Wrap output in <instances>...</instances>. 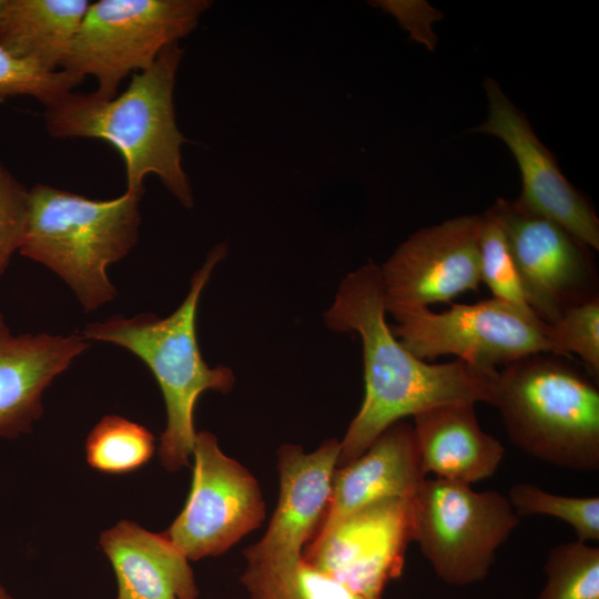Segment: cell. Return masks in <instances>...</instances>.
Returning <instances> with one entry per match:
<instances>
[{"label":"cell","instance_id":"1","mask_svg":"<svg viewBox=\"0 0 599 599\" xmlns=\"http://www.w3.org/2000/svg\"><path fill=\"white\" fill-rule=\"evenodd\" d=\"M380 270L368 262L348 273L324 315L336 332H355L363 346L365 395L341 441L337 468L359 457L392 424L447 404H491L497 373L461 359L429 364L408 352L386 322Z\"/></svg>","mask_w":599,"mask_h":599},{"label":"cell","instance_id":"2","mask_svg":"<svg viewBox=\"0 0 599 599\" xmlns=\"http://www.w3.org/2000/svg\"><path fill=\"white\" fill-rule=\"evenodd\" d=\"M183 57L179 42L164 48L146 70L131 75L128 88L111 99L70 92L45 108L48 133L57 139L106 141L122 155L126 190L144 194V177L156 175L182 205L194 204L181 163L186 141L175 121L173 90Z\"/></svg>","mask_w":599,"mask_h":599},{"label":"cell","instance_id":"3","mask_svg":"<svg viewBox=\"0 0 599 599\" xmlns=\"http://www.w3.org/2000/svg\"><path fill=\"white\" fill-rule=\"evenodd\" d=\"M227 255V246L215 245L193 274L190 290L169 316L152 313L113 315L89 323L81 335L88 342L120 346L140 358L158 382L164 399L166 425L159 458L169 471L189 465L196 436L194 409L206 390L229 393L235 376L230 367H210L202 357L196 337V314L201 294L214 267Z\"/></svg>","mask_w":599,"mask_h":599},{"label":"cell","instance_id":"4","mask_svg":"<svg viewBox=\"0 0 599 599\" xmlns=\"http://www.w3.org/2000/svg\"><path fill=\"white\" fill-rule=\"evenodd\" d=\"M142 193L94 200L38 183L30 189V213L19 254L53 272L85 312L112 302L118 291L108 275L140 237Z\"/></svg>","mask_w":599,"mask_h":599},{"label":"cell","instance_id":"5","mask_svg":"<svg viewBox=\"0 0 599 599\" xmlns=\"http://www.w3.org/2000/svg\"><path fill=\"white\" fill-rule=\"evenodd\" d=\"M540 353L497 370L491 404L508 437L531 457L565 469H599V389L557 355Z\"/></svg>","mask_w":599,"mask_h":599},{"label":"cell","instance_id":"6","mask_svg":"<svg viewBox=\"0 0 599 599\" xmlns=\"http://www.w3.org/2000/svg\"><path fill=\"white\" fill-rule=\"evenodd\" d=\"M210 6L207 0L90 2L60 69L94 77V92L111 99L126 77L149 69L164 48L191 33Z\"/></svg>","mask_w":599,"mask_h":599},{"label":"cell","instance_id":"7","mask_svg":"<svg viewBox=\"0 0 599 599\" xmlns=\"http://www.w3.org/2000/svg\"><path fill=\"white\" fill-rule=\"evenodd\" d=\"M412 504L414 541L437 577L456 587L483 581L519 524L501 493L440 478H426Z\"/></svg>","mask_w":599,"mask_h":599},{"label":"cell","instance_id":"8","mask_svg":"<svg viewBox=\"0 0 599 599\" xmlns=\"http://www.w3.org/2000/svg\"><path fill=\"white\" fill-rule=\"evenodd\" d=\"M392 332L420 359L455 355L476 367L495 370L519 358L557 355L550 327L506 303L490 298L475 304H451L444 312L427 306L396 308Z\"/></svg>","mask_w":599,"mask_h":599},{"label":"cell","instance_id":"9","mask_svg":"<svg viewBox=\"0 0 599 599\" xmlns=\"http://www.w3.org/2000/svg\"><path fill=\"white\" fill-rule=\"evenodd\" d=\"M192 483L185 505L163 534L190 560L216 557L251 531L266 516L256 478L226 456L210 432H196Z\"/></svg>","mask_w":599,"mask_h":599},{"label":"cell","instance_id":"10","mask_svg":"<svg viewBox=\"0 0 599 599\" xmlns=\"http://www.w3.org/2000/svg\"><path fill=\"white\" fill-rule=\"evenodd\" d=\"M505 230L527 302L546 324L568 307L598 296L590 247L558 223L517 200L493 205Z\"/></svg>","mask_w":599,"mask_h":599},{"label":"cell","instance_id":"11","mask_svg":"<svg viewBox=\"0 0 599 599\" xmlns=\"http://www.w3.org/2000/svg\"><path fill=\"white\" fill-rule=\"evenodd\" d=\"M412 541V499L384 498L316 531L302 555L355 591L383 598L385 587L400 577Z\"/></svg>","mask_w":599,"mask_h":599},{"label":"cell","instance_id":"12","mask_svg":"<svg viewBox=\"0 0 599 599\" xmlns=\"http://www.w3.org/2000/svg\"><path fill=\"white\" fill-rule=\"evenodd\" d=\"M481 215H463L424 227L379 266L386 312L449 303L480 281Z\"/></svg>","mask_w":599,"mask_h":599},{"label":"cell","instance_id":"13","mask_svg":"<svg viewBox=\"0 0 599 599\" xmlns=\"http://www.w3.org/2000/svg\"><path fill=\"white\" fill-rule=\"evenodd\" d=\"M488 118L474 129L502 140L516 159L522 191L517 200L570 232L590 248H599V220L590 203L564 176L551 152L538 140L521 111L490 78L485 80Z\"/></svg>","mask_w":599,"mask_h":599},{"label":"cell","instance_id":"14","mask_svg":"<svg viewBox=\"0 0 599 599\" xmlns=\"http://www.w3.org/2000/svg\"><path fill=\"white\" fill-rule=\"evenodd\" d=\"M341 441L327 439L311 453L294 444L277 450L280 494L266 532L244 550L245 561L303 554L329 502Z\"/></svg>","mask_w":599,"mask_h":599},{"label":"cell","instance_id":"15","mask_svg":"<svg viewBox=\"0 0 599 599\" xmlns=\"http://www.w3.org/2000/svg\"><path fill=\"white\" fill-rule=\"evenodd\" d=\"M89 346L81 334H14L0 313V439L32 432L43 393Z\"/></svg>","mask_w":599,"mask_h":599},{"label":"cell","instance_id":"16","mask_svg":"<svg viewBox=\"0 0 599 599\" xmlns=\"http://www.w3.org/2000/svg\"><path fill=\"white\" fill-rule=\"evenodd\" d=\"M425 479L413 425L396 422L359 457L336 469L331 499L316 531L370 502L413 499Z\"/></svg>","mask_w":599,"mask_h":599},{"label":"cell","instance_id":"17","mask_svg":"<svg viewBox=\"0 0 599 599\" xmlns=\"http://www.w3.org/2000/svg\"><path fill=\"white\" fill-rule=\"evenodd\" d=\"M99 544L115 573L116 599H197L190 560L163 532L120 520Z\"/></svg>","mask_w":599,"mask_h":599},{"label":"cell","instance_id":"18","mask_svg":"<svg viewBox=\"0 0 599 599\" xmlns=\"http://www.w3.org/2000/svg\"><path fill=\"white\" fill-rule=\"evenodd\" d=\"M424 471L465 485L491 477L502 461L500 441L484 432L475 404H447L413 416Z\"/></svg>","mask_w":599,"mask_h":599},{"label":"cell","instance_id":"19","mask_svg":"<svg viewBox=\"0 0 599 599\" xmlns=\"http://www.w3.org/2000/svg\"><path fill=\"white\" fill-rule=\"evenodd\" d=\"M90 2L0 0V45L13 57L59 70Z\"/></svg>","mask_w":599,"mask_h":599},{"label":"cell","instance_id":"20","mask_svg":"<svg viewBox=\"0 0 599 599\" xmlns=\"http://www.w3.org/2000/svg\"><path fill=\"white\" fill-rule=\"evenodd\" d=\"M240 581L248 599H383L355 591L315 568L303 555L246 561Z\"/></svg>","mask_w":599,"mask_h":599},{"label":"cell","instance_id":"21","mask_svg":"<svg viewBox=\"0 0 599 599\" xmlns=\"http://www.w3.org/2000/svg\"><path fill=\"white\" fill-rule=\"evenodd\" d=\"M155 451L153 434L119 415L102 417L85 440L88 464L105 474H126L144 466Z\"/></svg>","mask_w":599,"mask_h":599},{"label":"cell","instance_id":"22","mask_svg":"<svg viewBox=\"0 0 599 599\" xmlns=\"http://www.w3.org/2000/svg\"><path fill=\"white\" fill-rule=\"evenodd\" d=\"M479 265L480 281L490 290L493 298L539 318L527 302L505 230L494 206L481 215Z\"/></svg>","mask_w":599,"mask_h":599},{"label":"cell","instance_id":"23","mask_svg":"<svg viewBox=\"0 0 599 599\" xmlns=\"http://www.w3.org/2000/svg\"><path fill=\"white\" fill-rule=\"evenodd\" d=\"M538 599H599V548L575 540L554 547Z\"/></svg>","mask_w":599,"mask_h":599},{"label":"cell","instance_id":"24","mask_svg":"<svg viewBox=\"0 0 599 599\" xmlns=\"http://www.w3.org/2000/svg\"><path fill=\"white\" fill-rule=\"evenodd\" d=\"M507 498L518 516L554 517L570 525L578 540H599V497L562 496L521 483L510 488Z\"/></svg>","mask_w":599,"mask_h":599},{"label":"cell","instance_id":"25","mask_svg":"<svg viewBox=\"0 0 599 599\" xmlns=\"http://www.w3.org/2000/svg\"><path fill=\"white\" fill-rule=\"evenodd\" d=\"M84 79L62 69L48 71L13 57L0 45V99L27 95L47 108L73 92Z\"/></svg>","mask_w":599,"mask_h":599},{"label":"cell","instance_id":"26","mask_svg":"<svg viewBox=\"0 0 599 599\" xmlns=\"http://www.w3.org/2000/svg\"><path fill=\"white\" fill-rule=\"evenodd\" d=\"M549 327L557 356L568 359L577 355L587 374L598 382L599 296L568 307Z\"/></svg>","mask_w":599,"mask_h":599},{"label":"cell","instance_id":"27","mask_svg":"<svg viewBox=\"0 0 599 599\" xmlns=\"http://www.w3.org/2000/svg\"><path fill=\"white\" fill-rule=\"evenodd\" d=\"M30 190L0 160V282L27 234Z\"/></svg>","mask_w":599,"mask_h":599},{"label":"cell","instance_id":"28","mask_svg":"<svg viewBox=\"0 0 599 599\" xmlns=\"http://www.w3.org/2000/svg\"><path fill=\"white\" fill-rule=\"evenodd\" d=\"M0 599H14L7 588L0 582Z\"/></svg>","mask_w":599,"mask_h":599}]
</instances>
